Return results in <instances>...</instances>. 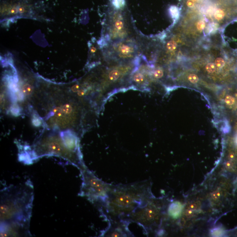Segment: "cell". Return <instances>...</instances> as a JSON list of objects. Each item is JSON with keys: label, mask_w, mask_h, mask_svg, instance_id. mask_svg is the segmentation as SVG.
I'll return each mask as SVG.
<instances>
[{"label": "cell", "mask_w": 237, "mask_h": 237, "mask_svg": "<svg viewBox=\"0 0 237 237\" xmlns=\"http://www.w3.org/2000/svg\"><path fill=\"white\" fill-rule=\"evenodd\" d=\"M132 80L133 84V87H136V89L142 91L146 90V79L143 72L138 71L137 69H134L133 71Z\"/></svg>", "instance_id": "7"}, {"label": "cell", "mask_w": 237, "mask_h": 237, "mask_svg": "<svg viewBox=\"0 0 237 237\" xmlns=\"http://www.w3.org/2000/svg\"><path fill=\"white\" fill-rule=\"evenodd\" d=\"M225 9L224 8L221 7L216 9L214 13V16L216 20L220 21L224 19L227 15V11H226Z\"/></svg>", "instance_id": "14"}, {"label": "cell", "mask_w": 237, "mask_h": 237, "mask_svg": "<svg viewBox=\"0 0 237 237\" xmlns=\"http://www.w3.org/2000/svg\"><path fill=\"white\" fill-rule=\"evenodd\" d=\"M201 206V203L200 201H195L189 204L187 207V209L196 211L200 209Z\"/></svg>", "instance_id": "17"}, {"label": "cell", "mask_w": 237, "mask_h": 237, "mask_svg": "<svg viewBox=\"0 0 237 237\" xmlns=\"http://www.w3.org/2000/svg\"><path fill=\"white\" fill-rule=\"evenodd\" d=\"M22 90L25 95H29L32 92L33 87L30 85L25 84L22 86Z\"/></svg>", "instance_id": "19"}, {"label": "cell", "mask_w": 237, "mask_h": 237, "mask_svg": "<svg viewBox=\"0 0 237 237\" xmlns=\"http://www.w3.org/2000/svg\"><path fill=\"white\" fill-rule=\"evenodd\" d=\"M161 211L162 208L152 198L146 205L138 208L125 219L140 226L148 235L153 227L159 223Z\"/></svg>", "instance_id": "5"}, {"label": "cell", "mask_w": 237, "mask_h": 237, "mask_svg": "<svg viewBox=\"0 0 237 237\" xmlns=\"http://www.w3.org/2000/svg\"><path fill=\"white\" fill-rule=\"evenodd\" d=\"M120 14H118V19H115L113 22V30L116 32H121L124 29V21L122 17L120 16Z\"/></svg>", "instance_id": "11"}, {"label": "cell", "mask_w": 237, "mask_h": 237, "mask_svg": "<svg viewBox=\"0 0 237 237\" xmlns=\"http://www.w3.org/2000/svg\"><path fill=\"white\" fill-rule=\"evenodd\" d=\"M163 75H164V72L161 69H157L153 72V76L156 79L161 78Z\"/></svg>", "instance_id": "23"}, {"label": "cell", "mask_w": 237, "mask_h": 237, "mask_svg": "<svg viewBox=\"0 0 237 237\" xmlns=\"http://www.w3.org/2000/svg\"><path fill=\"white\" fill-rule=\"evenodd\" d=\"M216 66L219 68H223L225 66V61L223 58L219 57L216 59L215 61Z\"/></svg>", "instance_id": "18"}, {"label": "cell", "mask_w": 237, "mask_h": 237, "mask_svg": "<svg viewBox=\"0 0 237 237\" xmlns=\"http://www.w3.org/2000/svg\"><path fill=\"white\" fill-rule=\"evenodd\" d=\"M29 149V150H26L25 153L19 156L20 161L25 164H30L43 156H54L66 159L80 170L86 167L80 151L71 146L62 133L44 135Z\"/></svg>", "instance_id": "3"}, {"label": "cell", "mask_w": 237, "mask_h": 237, "mask_svg": "<svg viewBox=\"0 0 237 237\" xmlns=\"http://www.w3.org/2000/svg\"><path fill=\"white\" fill-rule=\"evenodd\" d=\"M221 192L219 190H217L211 193V196L212 200H215V201H217V200H219L220 198L221 197Z\"/></svg>", "instance_id": "24"}, {"label": "cell", "mask_w": 237, "mask_h": 237, "mask_svg": "<svg viewBox=\"0 0 237 237\" xmlns=\"http://www.w3.org/2000/svg\"><path fill=\"white\" fill-rule=\"evenodd\" d=\"M30 10V7L25 3L18 4V13L20 15H26Z\"/></svg>", "instance_id": "15"}, {"label": "cell", "mask_w": 237, "mask_h": 237, "mask_svg": "<svg viewBox=\"0 0 237 237\" xmlns=\"http://www.w3.org/2000/svg\"><path fill=\"white\" fill-rule=\"evenodd\" d=\"M194 211L193 210L187 209V210L185 211V215L188 218H191V217H192L193 216Z\"/></svg>", "instance_id": "27"}, {"label": "cell", "mask_w": 237, "mask_h": 237, "mask_svg": "<svg viewBox=\"0 0 237 237\" xmlns=\"http://www.w3.org/2000/svg\"><path fill=\"white\" fill-rule=\"evenodd\" d=\"M111 3L113 9L117 10H123L126 5V0H111Z\"/></svg>", "instance_id": "13"}, {"label": "cell", "mask_w": 237, "mask_h": 237, "mask_svg": "<svg viewBox=\"0 0 237 237\" xmlns=\"http://www.w3.org/2000/svg\"><path fill=\"white\" fill-rule=\"evenodd\" d=\"M193 1L195 2H196V4L199 3V2H200V0H193Z\"/></svg>", "instance_id": "30"}, {"label": "cell", "mask_w": 237, "mask_h": 237, "mask_svg": "<svg viewBox=\"0 0 237 237\" xmlns=\"http://www.w3.org/2000/svg\"><path fill=\"white\" fill-rule=\"evenodd\" d=\"M189 81L192 84H196L199 81V78L198 76L195 74H190L188 77Z\"/></svg>", "instance_id": "22"}, {"label": "cell", "mask_w": 237, "mask_h": 237, "mask_svg": "<svg viewBox=\"0 0 237 237\" xmlns=\"http://www.w3.org/2000/svg\"><path fill=\"white\" fill-rule=\"evenodd\" d=\"M196 4L193 0H187L186 3L187 6L189 8H192L195 6V5Z\"/></svg>", "instance_id": "28"}, {"label": "cell", "mask_w": 237, "mask_h": 237, "mask_svg": "<svg viewBox=\"0 0 237 237\" xmlns=\"http://www.w3.org/2000/svg\"><path fill=\"white\" fill-rule=\"evenodd\" d=\"M80 171L82 183L79 196L86 197L92 203H98L103 206L108 199L112 185L97 177L87 166Z\"/></svg>", "instance_id": "4"}, {"label": "cell", "mask_w": 237, "mask_h": 237, "mask_svg": "<svg viewBox=\"0 0 237 237\" xmlns=\"http://www.w3.org/2000/svg\"><path fill=\"white\" fill-rule=\"evenodd\" d=\"M150 182L112 185L106 203L102 206L106 219H125L153 198Z\"/></svg>", "instance_id": "1"}, {"label": "cell", "mask_w": 237, "mask_h": 237, "mask_svg": "<svg viewBox=\"0 0 237 237\" xmlns=\"http://www.w3.org/2000/svg\"><path fill=\"white\" fill-rule=\"evenodd\" d=\"M205 26H206V23L203 21H200L198 22L196 25L197 29L200 31L203 30L205 28Z\"/></svg>", "instance_id": "25"}, {"label": "cell", "mask_w": 237, "mask_h": 237, "mask_svg": "<svg viewBox=\"0 0 237 237\" xmlns=\"http://www.w3.org/2000/svg\"><path fill=\"white\" fill-rule=\"evenodd\" d=\"M177 47V44L176 42L173 41H170L167 43L166 45V48L169 51H173L176 49Z\"/></svg>", "instance_id": "21"}, {"label": "cell", "mask_w": 237, "mask_h": 237, "mask_svg": "<svg viewBox=\"0 0 237 237\" xmlns=\"http://www.w3.org/2000/svg\"><path fill=\"white\" fill-rule=\"evenodd\" d=\"M206 69L208 73H214L216 70V67L214 63H209L206 65Z\"/></svg>", "instance_id": "20"}, {"label": "cell", "mask_w": 237, "mask_h": 237, "mask_svg": "<svg viewBox=\"0 0 237 237\" xmlns=\"http://www.w3.org/2000/svg\"><path fill=\"white\" fill-rule=\"evenodd\" d=\"M122 76V72L118 69H112L109 71L107 76L108 81L115 83Z\"/></svg>", "instance_id": "10"}, {"label": "cell", "mask_w": 237, "mask_h": 237, "mask_svg": "<svg viewBox=\"0 0 237 237\" xmlns=\"http://www.w3.org/2000/svg\"><path fill=\"white\" fill-rule=\"evenodd\" d=\"M184 206L181 202L176 201L169 206L168 214L173 219H177L181 216Z\"/></svg>", "instance_id": "9"}, {"label": "cell", "mask_w": 237, "mask_h": 237, "mask_svg": "<svg viewBox=\"0 0 237 237\" xmlns=\"http://www.w3.org/2000/svg\"><path fill=\"white\" fill-rule=\"evenodd\" d=\"M108 227L101 231V237H134L129 225L131 223L127 219L107 218Z\"/></svg>", "instance_id": "6"}, {"label": "cell", "mask_w": 237, "mask_h": 237, "mask_svg": "<svg viewBox=\"0 0 237 237\" xmlns=\"http://www.w3.org/2000/svg\"><path fill=\"white\" fill-rule=\"evenodd\" d=\"M226 167L229 170H235V165L232 161H227L226 163Z\"/></svg>", "instance_id": "26"}, {"label": "cell", "mask_w": 237, "mask_h": 237, "mask_svg": "<svg viewBox=\"0 0 237 237\" xmlns=\"http://www.w3.org/2000/svg\"><path fill=\"white\" fill-rule=\"evenodd\" d=\"M136 49L132 44L124 43L119 45L117 52L122 58H129L132 57L135 52Z\"/></svg>", "instance_id": "8"}, {"label": "cell", "mask_w": 237, "mask_h": 237, "mask_svg": "<svg viewBox=\"0 0 237 237\" xmlns=\"http://www.w3.org/2000/svg\"><path fill=\"white\" fill-rule=\"evenodd\" d=\"M225 231L221 228H216L212 229L211 231L212 236L221 237L224 235Z\"/></svg>", "instance_id": "16"}, {"label": "cell", "mask_w": 237, "mask_h": 237, "mask_svg": "<svg viewBox=\"0 0 237 237\" xmlns=\"http://www.w3.org/2000/svg\"><path fill=\"white\" fill-rule=\"evenodd\" d=\"M168 12L171 18L174 20H177L180 15V10L177 6L172 5L168 9Z\"/></svg>", "instance_id": "12"}, {"label": "cell", "mask_w": 237, "mask_h": 237, "mask_svg": "<svg viewBox=\"0 0 237 237\" xmlns=\"http://www.w3.org/2000/svg\"><path fill=\"white\" fill-rule=\"evenodd\" d=\"M34 190L30 181L12 185L1 191V226H29L34 199Z\"/></svg>", "instance_id": "2"}, {"label": "cell", "mask_w": 237, "mask_h": 237, "mask_svg": "<svg viewBox=\"0 0 237 237\" xmlns=\"http://www.w3.org/2000/svg\"><path fill=\"white\" fill-rule=\"evenodd\" d=\"M235 143L236 145L237 146V132L236 133V134L235 135Z\"/></svg>", "instance_id": "29"}]
</instances>
